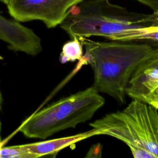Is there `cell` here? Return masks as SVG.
I'll use <instances>...</instances> for the list:
<instances>
[{
  "mask_svg": "<svg viewBox=\"0 0 158 158\" xmlns=\"http://www.w3.org/2000/svg\"><path fill=\"white\" fill-rule=\"evenodd\" d=\"M99 135L120 140L135 158H158V109L132 99L123 109L105 115L89 123Z\"/></svg>",
  "mask_w": 158,
  "mask_h": 158,
  "instance_id": "3957f363",
  "label": "cell"
},
{
  "mask_svg": "<svg viewBox=\"0 0 158 158\" xmlns=\"http://www.w3.org/2000/svg\"><path fill=\"white\" fill-rule=\"evenodd\" d=\"M0 158H34L24 148L23 144L2 147L0 150Z\"/></svg>",
  "mask_w": 158,
  "mask_h": 158,
  "instance_id": "30bf717a",
  "label": "cell"
},
{
  "mask_svg": "<svg viewBox=\"0 0 158 158\" xmlns=\"http://www.w3.org/2000/svg\"><path fill=\"white\" fill-rule=\"evenodd\" d=\"M158 88V46L133 73L126 93L132 99L144 102Z\"/></svg>",
  "mask_w": 158,
  "mask_h": 158,
  "instance_id": "52a82bcc",
  "label": "cell"
},
{
  "mask_svg": "<svg viewBox=\"0 0 158 158\" xmlns=\"http://www.w3.org/2000/svg\"><path fill=\"white\" fill-rule=\"evenodd\" d=\"M101 152H102L101 145L100 144H94L90 148L86 157H101Z\"/></svg>",
  "mask_w": 158,
  "mask_h": 158,
  "instance_id": "7c38bea8",
  "label": "cell"
},
{
  "mask_svg": "<svg viewBox=\"0 0 158 158\" xmlns=\"http://www.w3.org/2000/svg\"><path fill=\"white\" fill-rule=\"evenodd\" d=\"M80 40L85 48L81 60L90 65L93 72L91 86L111 96L119 104H125L133 73L157 46L141 41Z\"/></svg>",
  "mask_w": 158,
  "mask_h": 158,
  "instance_id": "6da1fadb",
  "label": "cell"
},
{
  "mask_svg": "<svg viewBox=\"0 0 158 158\" xmlns=\"http://www.w3.org/2000/svg\"><path fill=\"white\" fill-rule=\"evenodd\" d=\"M157 24L156 12H133L110 0H85L73 6L59 26L71 39L101 36L110 40L125 31Z\"/></svg>",
  "mask_w": 158,
  "mask_h": 158,
  "instance_id": "7a4b0ae2",
  "label": "cell"
},
{
  "mask_svg": "<svg viewBox=\"0 0 158 158\" xmlns=\"http://www.w3.org/2000/svg\"><path fill=\"white\" fill-rule=\"evenodd\" d=\"M12 1V0H0V2H2L3 4L7 5V4H8L10 2H11Z\"/></svg>",
  "mask_w": 158,
  "mask_h": 158,
  "instance_id": "5bb4252c",
  "label": "cell"
},
{
  "mask_svg": "<svg viewBox=\"0 0 158 158\" xmlns=\"http://www.w3.org/2000/svg\"><path fill=\"white\" fill-rule=\"evenodd\" d=\"M83 43L78 39H72L67 41L62 47L60 56L62 63L73 62L76 60H81L83 58Z\"/></svg>",
  "mask_w": 158,
  "mask_h": 158,
  "instance_id": "9c48e42d",
  "label": "cell"
},
{
  "mask_svg": "<svg viewBox=\"0 0 158 158\" xmlns=\"http://www.w3.org/2000/svg\"><path fill=\"white\" fill-rule=\"evenodd\" d=\"M85 0H12L7 8L19 22L40 20L49 28L60 25L69 10Z\"/></svg>",
  "mask_w": 158,
  "mask_h": 158,
  "instance_id": "5b68a950",
  "label": "cell"
},
{
  "mask_svg": "<svg viewBox=\"0 0 158 158\" xmlns=\"http://www.w3.org/2000/svg\"><path fill=\"white\" fill-rule=\"evenodd\" d=\"M95 135H99V133L98 130L92 128L91 130L75 135L23 145L34 158L43 156H55L66 147Z\"/></svg>",
  "mask_w": 158,
  "mask_h": 158,
  "instance_id": "ba28073f",
  "label": "cell"
},
{
  "mask_svg": "<svg viewBox=\"0 0 158 158\" xmlns=\"http://www.w3.org/2000/svg\"><path fill=\"white\" fill-rule=\"evenodd\" d=\"M1 103H2V96H1V93L0 91V109L1 107Z\"/></svg>",
  "mask_w": 158,
  "mask_h": 158,
  "instance_id": "9a60e30c",
  "label": "cell"
},
{
  "mask_svg": "<svg viewBox=\"0 0 158 158\" xmlns=\"http://www.w3.org/2000/svg\"><path fill=\"white\" fill-rule=\"evenodd\" d=\"M147 7L152 10L153 12L158 11V0H135Z\"/></svg>",
  "mask_w": 158,
  "mask_h": 158,
  "instance_id": "4fadbf2b",
  "label": "cell"
},
{
  "mask_svg": "<svg viewBox=\"0 0 158 158\" xmlns=\"http://www.w3.org/2000/svg\"><path fill=\"white\" fill-rule=\"evenodd\" d=\"M0 40L16 52L36 56L43 50L40 38L31 29L13 19L0 14Z\"/></svg>",
  "mask_w": 158,
  "mask_h": 158,
  "instance_id": "8992f818",
  "label": "cell"
},
{
  "mask_svg": "<svg viewBox=\"0 0 158 158\" xmlns=\"http://www.w3.org/2000/svg\"><path fill=\"white\" fill-rule=\"evenodd\" d=\"M144 102L149 104L158 109V88L146 98Z\"/></svg>",
  "mask_w": 158,
  "mask_h": 158,
  "instance_id": "8fae6325",
  "label": "cell"
},
{
  "mask_svg": "<svg viewBox=\"0 0 158 158\" xmlns=\"http://www.w3.org/2000/svg\"><path fill=\"white\" fill-rule=\"evenodd\" d=\"M1 122L0 121V143H1Z\"/></svg>",
  "mask_w": 158,
  "mask_h": 158,
  "instance_id": "2e32d148",
  "label": "cell"
},
{
  "mask_svg": "<svg viewBox=\"0 0 158 158\" xmlns=\"http://www.w3.org/2000/svg\"><path fill=\"white\" fill-rule=\"evenodd\" d=\"M104 102V98L91 86L33 114L21 124L19 131L28 138L45 139L91 119Z\"/></svg>",
  "mask_w": 158,
  "mask_h": 158,
  "instance_id": "277c9868",
  "label": "cell"
}]
</instances>
